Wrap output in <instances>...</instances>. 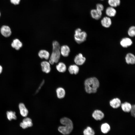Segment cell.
<instances>
[{
  "label": "cell",
  "instance_id": "6",
  "mask_svg": "<svg viewBox=\"0 0 135 135\" xmlns=\"http://www.w3.org/2000/svg\"><path fill=\"white\" fill-rule=\"evenodd\" d=\"M33 124L31 119L29 118L26 117L20 124V126L23 129H25L32 126Z\"/></svg>",
  "mask_w": 135,
  "mask_h": 135
},
{
  "label": "cell",
  "instance_id": "28",
  "mask_svg": "<svg viewBox=\"0 0 135 135\" xmlns=\"http://www.w3.org/2000/svg\"><path fill=\"white\" fill-rule=\"evenodd\" d=\"M128 35L131 37H133L135 35V27L134 26H130L128 31Z\"/></svg>",
  "mask_w": 135,
  "mask_h": 135
},
{
  "label": "cell",
  "instance_id": "17",
  "mask_svg": "<svg viewBox=\"0 0 135 135\" xmlns=\"http://www.w3.org/2000/svg\"><path fill=\"white\" fill-rule=\"evenodd\" d=\"M126 62L128 64H134L135 63V56L133 54L129 53L127 54L125 58Z\"/></svg>",
  "mask_w": 135,
  "mask_h": 135
},
{
  "label": "cell",
  "instance_id": "14",
  "mask_svg": "<svg viewBox=\"0 0 135 135\" xmlns=\"http://www.w3.org/2000/svg\"><path fill=\"white\" fill-rule=\"evenodd\" d=\"M90 14L92 18L96 20H98L101 17L102 12L99 11L96 9L92 10L90 12Z\"/></svg>",
  "mask_w": 135,
  "mask_h": 135
},
{
  "label": "cell",
  "instance_id": "7",
  "mask_svg": "<svg viewBox=\"0 0 135 135\" xmlns=\"http://www.w3.org/2000/svg\"><path fill=\"white\" fill-rule=\"evenodd\" d=\"M18 107L21 115L23 117H26L28 114V111L24 104L23 103H20Z\"/></svg>",
  "mask_w": 135,
  "mask_h": 135
},
{
  "label": "cell",
  "instance_id": "9",
  "mask_svg": "<svg viewBox=\"0 0 135 135\" xmlns=\"http://www.w3.org/2000/svg\"><path fill=\"white\" fill-rule=\"evenodd\" d=\"M50 64L49 62L46 61L42 62L40 64L42 72L46 74H48L51 70Z\"/></svg>",
  "mask_w": 135,
  "mask_h": 135
},
{
  "label": "cell",
  "instance_id": "25",
  "mask_svg": "<svg viewBox=\"0 0 135 135\" xmlns=\"http://www.w3.org/2000/svg\"><path fill=\"white\" fill-rule=\"evenodd\" d=\"M6 116L8 120L11 121L13 120H16L17 116L15 112L12 111H8L6 112Z\"/></svg>",
  "mask_w": 135,
  "mask_h": 135
},
{
  "label": "cell",
  "instance_id": "34",
  "mask_svg": "<svg viewBox=\"0 0 135 135\" xmlns=\"http://www.w3.org/2000/svg\"><path fill=\"white\" fill-rule=\"evenodd\" d=\"M3 68L2 66L0 65V74H1Z\"/></svg>",
  "mask_w": 135,
  "mask_h": 135
},
{
  "label": "cell",
  "instance_id": "19",
  "mask_svg": "<svg viewBox=\"0 0 135 135\" xmlns=\"http://www.w3.org/2000/svg\"><path fill=\"white\" fill-rule=\"evenodd\" d=\"M56 92L57 98L60 99L64 98L65 96V90L62 87H59L57 88L56 90Z\"/></svg>",
  "mask_w": 135,
  "mask_h": 135
},
{
  "label": "cell",
  "instance_id": "32",
  "mask_svg": "<svg viewBox=\"0 0 135 135\" xmlns=\"http://www.w3.org/2000/svg\"><path fill=\"white\" fill-rule=\"evenodd\" d=\"M21 0H10L11 3L14 5H17L20 4Z\"/></svg>",
  "mask_w": 135,
  "mask_h": 135
},
{
  "label": "cell",
  "instance_id": "1",
  "mask_svg": "<svg viewBox=\"0 0 135 135\" xmlns=\"http://www.w3.org/2000/svg\"><path fill=\"white\" fill-rule=\"evenodd\" d=\"M100 82L95 77H92L86 79L84 82L86 92L88 94L96 93L100 86Z\"/></svg>",
  "mask_w": 135,
  "mask_h": 135
},
{
  "label": "cell",
  "instance_id": "5",
  "mask_svg": "<svg viewBox=\"0 0 135 135\" xmlns=\"http://www.w3.org/2000/svg\"><path fill=\"white\" fill-rule=\"evenodd\" d=\"M86 60V58L81 53L76 55L74 59V61L76 64L78 66L83 65Z\"/></svg>",
  "mask_w": 135,
  "mask_h": 135
},
{
  "label": "cell",
  "instance_id": "8",
  "mask_svg": "<svg viewBox=\"0 0 135 135\" xmlns=\"http://www.w3.org/2000/svg\"><path fill=\"white\" fill-rule=\"evenodd\" d=\"M0 32L2 34L6 37L10 36L12 33L10 28L6 25H4L2 26L0 28Z\"/></svg>",
  "mask_w": 135,
  "mask_h": 135
},
{
  "label": "cell",
  "instance_id": "20",
  "mask_svg": "<svg viewBox=\"0 0 135 135\" xmlns=\"http://www.w3.org/2000/svg\"><path fill=\"white\" fill-rule=\"evenodd\" d=\"M116 11V10L113 7L110 6L106 8V13L109 17H113L115 16Z\"/></svg>",
  "mask_w": 135,
  "mask_h": 135
},
{
  "label": "cell",
  "instance_id": "30",
  "mask_svg": "<svg viewBox=\"0 0 135 135\" xmlns=\"http://www.w3.org/2000/svg\"><path fill=\"white\" fill-rule=\"evenodd\" d=\"M96 9L97 10L102 12L104 8L103 5L101 4H98L96 5Z\"/></svg>",
  "mask_w": 135,
  "mask_h": 135
},
{
  "label": "cell",
  "instance_id": "35",
  "mask_svg": "<svg viewBox=\"0 0 135 135\" xmlns=\"http://www.w3.org/2000/svg\"><path fill=\"white\" fill-rule=\"evenodd\" d=\"M0 16H1V13H0Z\"/></svg>",
  "mask_w": 135,
  "mask_h": 135
},
{
  "label": "cell",
  "instance_id": "33",
  "mask_svg": "<svg viewBox=\"0 0 135 135\" xmlns=\"http://www.w3.org/2000/svg\"><path fill=\"white\" fill-rule=\"evenodd\" d=\"M44 80H43L41 84L39 86L38 88L36 90V94L41 89L42 87V86L44 84Z\"/></svg>",
  "mask_w": 135,
  "mask_h": 135
},
{
  "label": "cell",
  "instance_id": "4",
  "mask_svg": "<svg viewBox=\"0 0 135 135\" xmlns=\"http://www.w3.org/2000/svg\"><path fill=\"white\" fill-rule=\"evenodd\" d=\"M61 54L60 50L56 49H53L50 57L49 62L50 64L53 65L54 63H58L60 58Z\"/></svg>",
  "mask_w": 135,
  "mask_h": 135
},
{
  "label": "cell",
  "instance_id": "12",
  "mask_svg": "<svg viewBox=\"0 0 135 135\" xmlns=\"http://www.w3.org/2000/svg\"><path fill=\"white\" fill-rule=\"evenodd\" d=\"M110 106L114 108H117L121 105L120 100L118 98H115L110 100L109 102Z\"/></svg>",
  "mask_w": 135,
  "mask_h": 135
},
{
  "label": "cell",
  "instance_id": "29",
  "mask_svg": "<svg viewBox=\"0 0 135 135\" xmlns=\"http://www.w3.org/2000/svg\"><path fill=\"white\" fill-rule=\"evenodd\" d=\"M52 49H58L60 50V46L59 42L57 41L54 40L52 43Z\"/></svg>",
  "mask_w": 135,
  "mask_h": 135
},
{
  "label": "cell",
  "instance_id": "13",
  "mask_svg": "<svg viewBox=\"0 0 135 135\" xmlns=\"http://www.w3.org/2000/svg\"><path fill=\"white\" fill-rule=\"evenodd\" d=\"M132 44V40L128 38H122L120 42V44L122 46L126 48L131 46Z\"/></svg>",
  "mask_w": 135,
  "mask_h": 135
},
{
  "label": "cell",
  "instance_id": "31",
  "mask_svg": "<svg viewBox=\"0 0 135 135\" xmlns=\"http://www.w3.org/2000/svg\"><path fill=\"white\" fill-rule=\"evenodd\" d=\"M131 115L133 117L135 116V106L134 104L132 105V108L130 111Z\"/></svg>",
  "mask_w": 135,
  "mask_h": 135
},
{
  "label": "cell",
  "instance_id": "18",
  "mask_svg": "<svg viewBox=\"0 0 135 135\" xmlns=\"http://www.w3.org/2000/svg\"><path fill=\"white\" fill-rule=\"evenodd\" d=\"M68 70L70 74L76 75L78 73L79 71V68L76 64H72L68 67Z\"/></svg>",
  "mask_w": 135,
  "mask_h": 135
},
{
  "label": "cell",
  "instance_id": "21",
  "mask_svg": "<svg viewBox=\"0 0 135 135\" xmlns=\"http://www.w3.org/2000/svg\"><path fill=\"white\" fill-rule=\"evenodd\" d=\"M57 70L61 73L65 72L67 69L66 66L65 64L62 62H60L56 66Z\"/></svg>",
  "mask_w": 135,
  "mask_h": 135
},
{
  "label": "cell",
  "instance_id": "3",
  "mask_svg": "<svg viewBox=\"0 0 135 135\" xmlns=\"http://www.w3.org/2000/svg\"><path fill=\"white\" fill-rule=\"evenodd\" d=\"M87 34L84 31L78 28L75 30L74 38L75 41L78 44H80L84 42L86 40Z\"/></svg>",
  "mask_w": 135,
  "mask_h": 135
},
{
  "label": "cell",
  "instance_id": "22",
  "mask_svg": "<svg viewBox=\"0 0 135 135\" xmlns=\"http://www.w3.org/2000/svg\"><path fill=\"white\" fill-rule=\"evenodd\" d=\"M120 106L122 110L124 112H130L132 105L130 103L125 102L122 104Z\"/></svg>",
  "mask_w": 135,
  "mask_h": 135
},
{
  "label": "cell",
  "instance_id": "10",
  "mask_svg": "<svg viewBox=\"0 0 135 135\" xmlns=\"http://www.w3.org/2000/svg\"><path fill=\"white\" fill-rule=\"evenodd\" d=\"M92 115L93 118L96 120H101L104 117V113L102 111L98 110H94Z\"/></svg>",
  "mask_w": 135,
  "mask_h": 135
},
{
  "label": "cell",
  "instance_id": "2",
  "mask_svg": "<svg viewBox=\"0 0 135 135\" xmlns=\"http://www.w3.org/2000/svg\"><path fill=\"white\" fill-rule=\"evenodd\" d=\"M60 122L64 126H59L58 128V131L64 135L69 134L73 128V124L72 120L68 118L64 117L61 119Z\"/></svg>",
  "mask_w": 135,
  "mask_h": 135
},
{
  "label": "cell",
  "instance_id": "16",
  "mask_svg": "<svg viewBox=\"0 0 135 135\" xmlns=\"http://www.w3.org/2000/svg\"><path fill=\"white\" fill-rule=\"evenodd\" d=\"M38 55L41 59H44L46 60H48L50 57V54L49 52L45 50H41L38 53Z\"/></svg>",
  "mask_w": 135,
  "mask_h": 135
},
{
  "label": "cell",
  "instance_id": "36",
  "mask_svg": "<svg viewBox=\"0 0 135 135\" xmlns=\"http://www.w3.org/2000/svg\"></svg>",
  "mask_w": 135,
  "mask_h": 135
},
{
  "label": "cell",
  "instance_id": "26",
  "mask_svg": "<svg viewBox=\"0 0 135 135\" xmlns=\"http://www.w3.org/2000/svg\"><path fill=\"white\" fill-rule=\"evenodd\" d=\"M84 135H94L95 132L90 127L88 126L85 129L83 132Z\"/></svg>",
  "mask_w": 135,
  "mask_h": 135
},
{
  "label": "cell",
  "instance_id": "24",
  "mask_svg": "<svg viewBox=\"0 0 135 135\" xmlns=\"http://www.w3.org/2000/svg\"><path fill=\"white\" fill-rule=\"evenodd\" d=\"M101 132L103 134H106L110 130V125L107 123H104L102 124L100 127Z\"/></svg>",
  "mask_w": 135,
  "mask_h": 135
},
{
  "label": "cell",
  "instance_id": "23",
  "mask_svg": "<svg viewBox=\"0 0 135 135\" xmlns=\"http://www.w3.org/2000/svg\"><path fill=\"white\" fill-rule=\"evenodd\" d=\"M12 46L16 50H19L22 46V42L18 39L14 40L11 44Z\"/></svg>",
  "mask_w": 135,
  "mask_h": 135
},
{
  "label": "cell",
  "instance_id": "27",
  "mask_svg": "<svg viewBox=\"0 0 135 135\" xmlns=\"http://www.w3.org/2000/svg\"><path fill=\"white\" fill-rule=\"evenodd\" d=\"M108 2L110 6L113 8L119 6L120 4V0H108Z\"/></svg>",
  "mask_w": 135,
  "mask_h": 135
},
{
  "label": "cell",
  "instance_id": "11",
  "mask_svg": "<svg viewBox=\"0 0 135 135\" xmlns=\"http://www.w3.org/2000/svg\"><path fill=\"white\" fill-rule=\"evenodd\" d=\"M60 51L61 54L64 57L68 56L70 52L69 46L66 45H64L60 46Z\"/></svg>",
  "mask_w": 135,
  "mask_h": 135
},
{
  "label": "cell",
  "instance_id": "15",
  "mask_svg": "<svg viewBox=\"0 0 135 135\" xmlns=\"http://www.w3.org/2000/svg\"><path fill=\"white\" fill-rule=\"evenodd\" d=\"M101 23L103 27L106 28H108L111 25L112 23L110 18L108 16L104 17L101 20Z\"/></svg>",
  "mask_w": 135,
  "mask_h": 135
}]
</instances>
